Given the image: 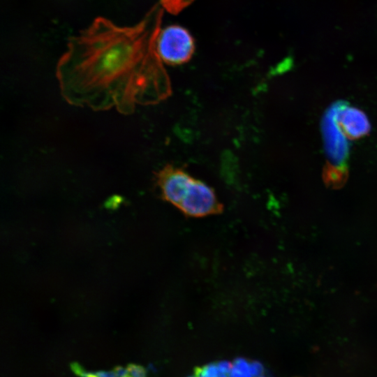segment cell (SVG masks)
Returning a JSON list of instances; mask_svg holds the SVG:
<instances>
[{"label": "cell", "instance_id": "1", "mask_svg": "<svg viewBox=\"0 0 377 377\" xmlns=\"http://www.w3.org/2000/svg\"><path fill=\"white\" fill-rule=\"evenodd\" d=\"M163 11L157 3L132 26L98 17L71 37L56 68L63 98L73 105L114 108L124 114L165 98L170 86L156 52Z\"/></svg>", "mask_w": 377, "mask_h": 377}, {"label": "cell", "instance_id": "2", "mask_svg": "<svg viewBox=\"0 0 377 377\" xmlns=\"http://www.w3.org/2000/svg\"><path fill=\"white\" fill-rule=\"evenodd\" d=\"M156 179L162 198L187 216H205L221 209L214 190L182 168L167 165Z\"/></svg>", "mask_w": 377, "mask_h": 377}, {"label": "cell", "instance_id": "3", "mask_svg": "<svg viewBox=\"0 0 377 377\" xmlns=\"http://www.w3.org/2000/svg\"><path fill=\"white\" fill-rule=\"evenodd\" d=\"M195 40L184 27L173 24L161 29L156 41L157 54L164 64L177 66L188 62L195 52Z\"/></svg>", "mask_w": 377, "mask_h": 377}, {"label": "cell", "instance_id": "4", "mask_svg": "<svg viewBox=\"0 0 377 377\" xmlns=\"http://www.w3.org/2000/svg\"><path fill=\"white\" fill-rule=\"evenodd\" d=\"M338 125L347 138H359L369 131V124L366 115L355 108H347L337 113Z\"/></svg>", "mask_w": 377, "mask_h": 377}, {"label": "cell", "instance_id": "5", "mask_svg": "<svg viewBox=\"0 0 377 377\" xmlns=\"http://www.w3.org/2000/svg\"><path fill=\"white\" fill-rule=\"evenodd\" d=\"M194 0H160L163 10L170 14L177 15L190 6Z\"/></svg>", "mask_w": 377, "mask_h": 377}, {"label": "cell", "instance_id": "6", "mask_svg": "<svg viewBox=\"0 0 377 377\" xmlns=\"http://www.w3.org/2000/svg\"><path fill=\"white\" fill-rule=\"evenodd\" d=\"M230 377H253L250 364L244 358L235 359L230 372Z\"/></svg>", "mask_w": 377, "mask_h": 377}, {"label": "cell", "instance_id": "7", "mask_svg": "<svg viewBox=\"0 0 377 377\" xmlns=\"http://www.w3.org/2000/svg\"><path fill=\"white\" fill-rule=\"evenodd\" d=\"M194 377H227L226 374L221 372L217 364H209L202 367L197 368Z\"/></svg>", "mask_w": 377, "mask_h": 377}, {"label": "cell", "instance_id": "8", "mask_svg": "<svg viewBox=\"0 0 377 377\" xmlns=\"http://www.w3.org/2000/svg\"><path fill=\"white\" fill-rule=\"evenodd\" d=\"M343 172L341 169H338L335 167H330L327 171L325 172V180L326 182L333 187L337 186H340L343 184L345 179H341L344 178Z\"/></svg>", "mask_w": 377, "mask_h": 377}, {"label": "cell", "instance_id": "9", "mask_svg": "<svg viewBox=\"0 0 377 377\" xmlns=\"http://www.w3.org/2000/svg\"><path fill=\"white\" fill-rule=\"evenodd\" d=\"M78 374L81 377H118L115 371H98L95 372H88L80 369Z\"/></svg>", "mask_w": 377, "mask_h": 377}, {"label": "cell", "instance_id": "10", "mask_svg": "<svg viewBox=\"0 0 377 377\" xmlns=\"http://www.w3.org/2000/svg\"><path fill=\"white\" fill-rule=\"evenodd\" d=\"M127 369L130 377H146V371L140 366L130 364Z\"/></svg>", "mask_w": 377, "mask_h": 377}, {"label": "cell", "instance_id": "11", "mask_svg": "<svg viewBox=\"0 0 377 377\" xmlns=\"http://www.w3.org/2000/svg\"><path fill=\"white\" fill-rule=\"evenodd\" d=\"M250 367L253 377H260L263 374V367L259 362H251Z\"/></svg>", "mask_w": 377, "mask_h": 377}, {"label": "cell", "instance_id": "12", "mask_svg": "<svg viewBox=\"0 0 377 377\" xmlns=\"http://www.w3.org/2000/svg\"><path fill=\"white\" fill-rule=\"evenodd\" d=\"M216 364L219 370L226 374H230L232 367L231 363L228 361H221Z\"/></svg>", "mask_w": 377, "mask_h": 377}, {"label": "cell", "instance_id": "13", "mask_svg": "<svg viewBox=\"0 0 377 377\" xmlns=\"http://www.w3.org/2000/svg\"><path fill=\"white\" fill-rule=\"evenodd\" d=\"M114 371L117 373L118 377H128L129 376L127 368L118 367L114 369Z\"/></svg>", "mask_w": 377, "mask_h": 377}]
</instances>
